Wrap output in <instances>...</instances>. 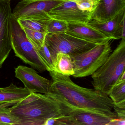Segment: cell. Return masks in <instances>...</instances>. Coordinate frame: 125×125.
<instances>
[{"instance_id":"6da1fadb","label":"cell","mask_w":125,"mask_h":125,"mask_svg":"<svg viewBox=\"0 0 125 125\" xmlns=\"http://www.w3.org/2000/svg\"><path fill=\"white\" fill-rule=\"evenodd\" d=\"M49 72L52 80L48 92L61 96L74 106L117 118L112 111L113 102L108 95L95 89L80 87L71 80L70 76L53 71Z\"/></svg>"},{"instance_id":"7a4b0ae2","label":"cell","mask_w":125,"mask_h":125,"mask_svg":"<svg viewBox=\"0 0 125 125\" xmlns=\"http://www.w3.org/2000/svg\"><path fill=\"white\" fill-rule=\"evenodd\" d=\"M9 109L20 125H44L47 119L62 115L56 100L39 93H31Z\"/></svg>"},{"instance_id":"3957f363","label":"cell","mask_w":125,"mask_h":125,"mask_svg":"<svg viewBox=\"0 0 125 125\" xmlns=\"http://www.w3.org/2000/svg\"><path fill=\"white\" fill-rule=\"evenodd\" d=\"M125 68V39H123L104 63L91 75L94 89L108 95Z\"/></svg>"},{"instance_id":"277c9868","label":"cell","mask_w":125,"mask_h":125,"mask_svg":"<svg viewBox=\"0 0 125 125\" xmlns=\"http://www.w3.org/2000/svg\"><path fill=\"white\" fill-rule=\"evenodd\" d=\"M10 36L11 48L17 57L41 72L48 71L36 50L28 39L23 28L12 14L10 17Z\"/></svg>"},{"instance_id":"5b68a950","label":"cell","mask_w":125,"mask_h":125,"mask_svg":"<svg viewBox=\"0 0 125 125\" xmlns=\"http://www.w3.org/2000/svg\"><path fill=\"white\" fill-rule=\"evenodd\" d=\"M110 41L96 44L84 52L71 56L75 78L93 74L106 61L112 52Z\"/></svg>"},{"instance_id":"8992f818","label":"cell","mask_w":125,"mask_h":125,"mask_svg":"<svg viewBox=\"0 0 125 125\" xmlns=\"http://www.w3.org/2000/svg\"><path fill=\"white\" fill-rule=\"evenodd\" d=\"M45 44L49 50L54 63L58 52L72 56L84 52L97 44L66 33L47 34Z\"/></svg>"},{"instance_id":"52a82bcc","label":"cell","mask_w":125,"mask_h":125,"mask_svg":"<svg viewBox=\"0 0 125 125\" xmlns=\"http://www.w3.org/2000/svg\"><path fill=\"white\" fill-rule=\"evenodd\" d=\"M45 95L57 101L62 115L69 116L76 125H107L113 118L101 113L74 106L59 96L48 92Z\"/></svg>"},{"instance_id":"ba28073f","label":"cell","mask_w":125,"mask_h":125,"mask_svg":"<svg viewBox=\"0 0 125 125\" xmlns=\"http://www.w3.org/2000/svg\"><path fill=\"white\" fill-rule=\"evenodd\" d=\"M63 0H21L14 9L12 15L17 19L32 16H40L51 19L50 10L58 6Z\"/></svg>"},{"instance_id":"9c48e42d","label":"cell","mask_w":125,"mask_h":125,"mask_svg":"<svg viewBox=\"0 0 125 125\" xmlns=\"http://www.w3.org/2000/svg\"><path fill=\"white\" fill-rule=\"evenodd\" d=\"M92 12L84 11L77 7L75 1L63 0L48 13L51 19L65 21L68 23H87L91 20Z\"/></svg>"},{"instance_id":"30bf717a","label":"cell","mask_w":125,"mask_h":125,"mask_svg":"<svg viewBox=\"0 0 125 125\" xmlns=\"http://www.w3.org/2000/svg\"><path fill=\"white\" fill-rule=\"evenodd\" d=\"M12 11L8 0H0V68L11 51L10 36V17Z\"/></svg>"},{"instance_id":"8fae6325","label":"cell","mask_w":125,"mask_h":125,"mask_svg":"<svg viewBox=\"0 0 125 125\" xmlns=\"http://www.w3.org/2000/svg\"><path fill=\"white\" fill-rule=\"evenodd\" d=\"M15 77L32 93L45 94L49 92L50 81L38 74L33 68L18 66L15 68Z\"/></svg>"},{"instance_id":"7c38bea8","label":"cell","mask_w":125,"mask_h":125,"mask_svg":"<svg viewBox=\"0 0 125 125\" xmlns=\"http://www.w3.org/2000/svg\"><path fill=\"white\" fill-rule=\"evenodd\" d=\"M87 24L112 40L125 39V10L107 21L101 22L91 20Z\"/></svg>"},{"instance_id":"4fadbf2b","label":"cell","mask_w":125,"mask_h":125,"mask_svg":"<svg viewBox=\"0 0 125 125\" xmlns=\"http://www.w3.org/2000/svg\"><path fill=\"white\" fill-rule=\"evenodd\" d=\"M124 10L125 1L124 0H99L97 6L92 12L91 19L99 22L107 21Z\"/></svg>"},{"instance_id":"5bb4252c","label":"cell","mask_w":125,"mask_h":125,"mask_svg":"<svg viewBox=\"0 0 125 125\" xmlns=\"http://www.w3.org/2000/svg\"><path fill=\"white\" fill-rule=\"evenodd\" d=\"M66 33L80 39L97 44L112 40L87 23H68V29Z\"/></svg>"},{"instance_id":"9a60e30c","label":"cell","mask_w":125,"mask_h":125,"mask_svg":"<svg viewBox=\"0 0 125 125\" xmlns=\"http://www.w3.org/2000/svg\"><path fill=\"white\" fill-rule=\"evenodd\" d=\"M32 93L25 87H20L11 83L8 87H0V104L9 102L17 103Z\"/></svg>"},{"instance_id":"2e32d148","label":"cell","mask_w":125,"mask_h":125,"mask_svg":"<svg viewBox=\"0 0 125 125\" xmlns=\"http://www.w3.org/2000/svg\"><path fill=\"white\" fill-rule=\"evenodd\" d=\"M52 71L64 75L73 76L74 70L71 55L62 52L58 53Z\"/></svg>"},{"instance_id":"e0dca14e","label":"cell","mask_w":125,"mask_h":125,"mask_svg":"<svg viewBox=\"0 0 125 125\" xmlns=\"http://www.w3.org/2000/svg\"><path fill=\"white\" fill-rule=\"evenodd\" d=\"M17 20L22 28L47 34V25L49 20L45 17L40 16H32Z\"/></svg>"},{"instance_id":"ac0fdd59","label":"cell","mask_w":125,"mask_h":125,"mask_svg":"<svg viewBox=\"0 0 125 125\" xmlns=\"http://www.w3.org/2000/svg\"><path fill=\"white\" fill-rule=\"evenodd\" d=\"M16 103L9 102L0 104V125H20L19 119L11 113L8 108Z\"/></svg>"},{"instance_id":"d6986e66","label":"cell","mask_w":125,"mask_h":125,"mask_svg":"<svg viewBox=\"0 0 125 125\" xmlns=\"http://www.w3.org/2000/svg\"><path fill=\"white\" fill-rule=\"evenodd\" d=\"M27 38L36 50L40 49L45 43L46 33L22 28Z\"/></svg>"},{"instance_id":"ffe728a7","label":"cell","mask_w":125,"mask_h":125,"mask_svg":"<svg viewBox=\"0 0 125 125\" xmlns=\"http://www.w3.org/2000/svg\"><path fill=\"white\" fill-rule=\"evenodd\" d=\"M113 104L125 101V81L117 83L108 95Z\"/></svg>"},{"instance_id":"44dd1931","label":"cell","mask_w":125,"mask_h":125,"mask_svg":"<svg viewBox=\"0 0 125 125\" xmlns=\"http://www.w3.org/2000/svg\"><path fill=\"white\" fill-rule=\"evenodd\" d=\"M68 29V23L65 21L51 19L47 25V34L66 33Z\"/></svg>"},{"instance_id":"7402d4cb","label":"cell","mask_w":125,"mask_h":125,"mask_svg":"<svg viewBox=\"0 0 125 125\" xmlns=\"http://www.w3.org/2000/svg\"><path fill=\"white\" fill-rule=\"evenodd\" d=\"M36 50L39 57L47 67V71L50 72L52 71L54 62L50 52L46 45L44 43L43 46Z\"/></svg>"},{"instance_id":"603a6c76","label":"cell","mask_w":125,"mask_h":125,"mask_svg":"<svg viewBox=\"0 0 125 125\" xmlns=\"http://www.w3.org/2000/svg\"><path fill=\"white\" fill-rule=\"evenodd\" d=\"M76 125L69 116L62 115L47 119L44 125Z\"/></svg>"},{"instance_id":"cb8c5ba5","label":"cell","mask_w":125,"mask_h":125,"mask_svg":"<svg viewBox=\"0 0 125 125\" xmlns=\"http://www.w3.org/2000/svg\"><path fill=\"white\" fill-rule=\"evenodd\" d=\"M98 1L99 0H77L75 2L80 10L92 12L97 6Z\"/></svg>"},{"instance_id":"d4e9b609","label":"cell","mask_w":125,"mask_h":125,"mask_svg":"<svg viewBox=\"0 0 125 125\" xmlns=\"http://www.w3.org/2000/svg\"><path fill=\"white\" fill-rule=\"evenodd\" d=\"M113 109L117 118L125 119V101L113 104Z\"/></svg>"},{"instance_id":"484cf974","label":"cell","mask_w":125,"mask_h":125,"mask_svg":"<svg viewBox=\"0 0 125 125\" xmlns=\"http://www.w3.org/2000/svg\"><path fill=\"white\" fill-rule=\"evenodd\" d=\"M107 125H125V119L118 118H112Z\"/></svg>"},{"instance_id":"4316f807","label":"cell","mask_w":125,"mask_h":125,"mask_svg":"<svg viewBox=\"0 0 125 125\" xmlns=\"http://www.w3.org/2000/svg\"><path fill=\"white\" fill-rule=\"evenodd\" d=\"M124 81H125V71L121 75L118 80L117 83L124 82Z\"/></svg>"},{"instance_id":"83f0119b","label":"cell","mask_w":125,"mask_h":125,"mask_svg":"<svg viewBox=\"0 0 125 125\" xmlns=\"http://www.w3.org/2000/svg\"><path fill=\"white\" fill-rule=\"evenodd\" d=\"M68 0V1H75L77 0Z\"/></svg>"},{"instance_id":"f1b7e54d","label":"cell","mask_w":125,"mask_h":125,"mask_svg":"<svg viewBox=\"0 0 125 125\" xmlns=\"http://www.w3.org/2000/svg\"><path fill=\"white\" fill-rule=\"evenodd\" d=\"M9 0V1H10L11 0Z\"/></svg>"},{"instance_id":"f546056e","label":"cell","mask_w":125,"mask_h":125,"mask_svg":"<svg viewBox=\"0 0 125 125\" xmlns=\"http://www.w3.org/2000/svg\"><path fill=\"white\" fill-rule=\"evenodd\" d=\"M124 0V1H125V0Z\"/></svg>"}]
</instances>
